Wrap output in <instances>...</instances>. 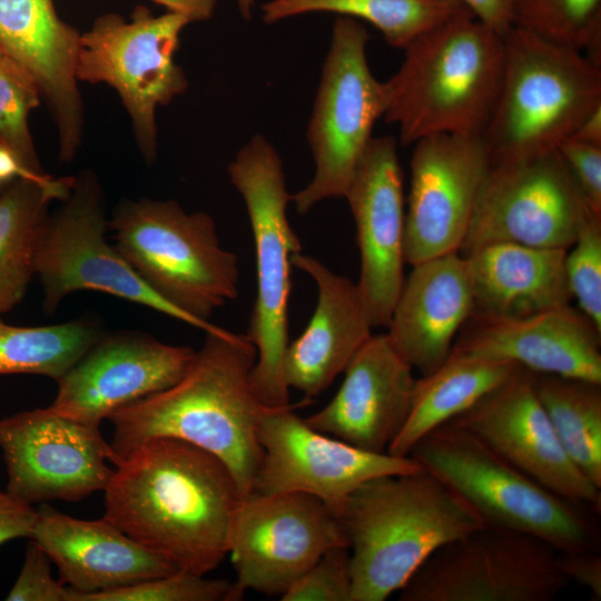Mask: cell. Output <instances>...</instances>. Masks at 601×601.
<instances>
[{
  "instance_id": "obj_1",
  "label": "cell",
  "mask_w": 601,
  "mask_h": 601,
  "mask_svg": "<svg viewBox=\"0 0 601 601\" xmlns=\"http://www.w3.org/2000/svg\"><path fill=\"white\" fill-rule=\"evenodd\" d=\"M243 496L214 454L183 440L152 437L116 464L102 518L178 570L206 575L228 554Z\"/></svg>"
},
{
  "instance_id": "obj_2",
  "label": "cell",
  "mask_w": 601,
  "mask_h": 601,
  "mask_svg": "<svg viewBox=\"0 0 601 601\" xmlns=\"http://www.w3.org/2000/svg\"><path fill=\"white\" fill-rule=\"evenodd\" d=\"M256 347L246 334L223 327L205 342L173 386L121 407L107 418L116 465L152 437L189 442L221 460L243 495L253 490L263 451L257 425L265 410L250 384Z\"/></svg>"
},
{
  "instance_id": "obj_3",
  "label": "cell",
  "mask_w": 601,
  "mask_h": 601,
  "mask_svg": "<svg viewBox=\"0 0 601 601\" xmlns=\"http://www.w3.org/2000/svg\"><path fill=\"white\" fill-rule=\"evenodd\" d=\"M337 519L351 553V601L386 600L436 550L483 526L457 494L423 467L363 483Z\"/></svg>"
},
{
  "instance_id": "obj_4",
  "label": "cell",
  "mask_w": 601,
  "mask_h": 601,
  "mask_svg": "<svg viewBox=\"0 0 601 601\" xmlns=\"http://www.w3.org/2000/svg\"><path fill=\"white\" fill-rule=\"evenodd\" d=\"M385 82L383 116L406 146L443 134L482 135L494 109L505 59L504 36L464 13L405 48Z\"/></svg>"
},
{
  "instance_id": "obj_5",
  "label": "cell",
  "mask_w": 601,
  "mask_h": 601,
  "mask_svg": "<svg viewBox=\"0 0 601 601\" xmlns=\"http://www.w3.org/2000/svg\"><path fill=\"white\" fill-rule=\"evenodd\" d=\"M499 96L482 132L491 165L546 154L601 106V62L513 26Z\"/></svg>"
},
{
  "instance_id": "obj_6",
  "label": "cell",
  "mask_w": 601,
  "mask_h": 601,
  "mask_svg": "<svg viewBox=\"0 0 601 601\" xmlns=\"http://www.w3.org/2000/svg\"><path fill=\"white\" fill-rule=\"evenodd\" d=\"M457 494L483 526L532 535L558 553L597 551V512L546 489L472 433L447 422L410 452Z\"/></svg>"
},
{
  "instance_id": "obj_7",
  "label": "cell",
  "mask_w": 601,
  "mask_h": 601,
  "mask_svg": "<svg viewBox=\"0 0 601 601\" xmlns=\"http://www.w3.org/2000/svg\"><path fill=\"white\" fill-rule=\"evenodd\" d=\"M115 247L157 295L199 323L238 294L239 265L224 249L214 218L187 213L176 200L141 198L118 204L108 221Z\"/></svg>"
},
{
  "instance_id": "obj_8",
  "label": "cell",
  "mask_w": 601,
  "mask_h": 601,
  "mask_svg": "<svg viewBox=\"0 0 601 601\" xmlns=\"http://www.w3.org/2000/svg\"><path fill=\"white\" fill-rule=\"evenodd\" d=\"M227 171L246 206L255 244L257 289L246 333L257 352L250 384L264 406L285 407L290 405L283 375L290 257L302 250L287 218L292 195L280 155L263 135L252 136L238 149Z\"/></svg>"
},
{
  "instance_id": "obj_9",
  "label": "cell",
  "mask_w": 601,
  "mask_h": 601,
  "mask_svg": "<svg viewBox=\"0 0 601 601\" xmlns=\"http://www.w3.org/2000/svg\"><path fill=\"white\" fill-rule=\"evenodd\" d=\"M368 39L358 20L336 18L306 129L314 175L292 195L298 214L325 199L344 197L373 139L374 125L385 114L386 87L370 68Z\"/></svg>"
},
{
  "instance_id": "obj_10",
  "label": "cell",
  "mask_w": 601,
  "mask_h": 601,
  "mask_svg": "<svg viewBox=\"0 0 601 601\" xmlns=\"http://www.w3.org/2000/svg\"><path fill=\"white\" fill-rule=\"evenodd\" d=\"M188 23L179 14L166 11L156 17L148 7L138 4L130 21L107 12L81 33L77 79L106 83L117 91L147 166L158 156V107L188 88L184 69L175 62L180 33Z\"/></svg>"
},
{
  "instance_id": "obj_11",
  "label": "cell",
  "mask_w": 601,
  "mask_h": 601,
  "mask_svg": "<svg viewBox=\"0 0 601 601\" xmlns=\"http://www.w3.org/2000/svg\"><path fill=\"white\" fill-rule=\"evenodd\" d=\"M108 220L97 175L73 176L67 196L49 213L36 254V276L43 290V309L57 311L62 299L80 290H95L132 302L194 327L201 326L177 309L137 275L106 237Z\"/></svg>"
},
{
  "instance_id": "obj_12",
  "label": "cell",
  "mask_w": 601,
  "mask_h": 601,
  "mask_svg": "<svg viewBox=\"0 0 601 601\" xmlns=\"http://www.w3.org/2000/svg\"><path fill=\"white\" fill-rule=\"evenodd\" d=\"M558 552L532 535L481 526L436 550L401 601H551L571 581Z\"/></svg>"
},
{
  "instance_id": "obj_13",
  "label": "cell",
  "mask_w": 601,
  "mask_h": 601,
  "mask_svg": "<svg viewBox=\"0 0 601 601\" xmlns=\"http://www.w3.org/2000/svg\"><path fill=\"white\" fill-rule=\"evenodd\" d=\"M594 214L556 149L491 165L460 254L492 243L570 248Z\"/></svg>"
},
{
  "instance_id": "obj_14",
  "label": "cell",
  "mask_w": 601,
  "mask_h": 601,
  "mask_svg": "<svg viewBox=\"0 0 601 601\" xmlns=\"http://www.w3.org/2000/svg\"><path fill=\"white\" fill-rule=\"evenodd\" d=\"M336 545H347L345 535L336 514L319 499L299 492H249L235 512L228 553L242 591L282 597Z\"/></svg>"
},
{
  "instance_id": "obj_15",
  "label": "cell",
  "mask_w": 601,
  "mask_h": 601,
  "mask_svg": "<svg viewBox=\"0 0 601 601\" xmlns=\"http://www.w3.org/2000/svg\"><path fill=\"white\" fill-rule=\"evenodd\" d=\"M257 437L263 456L252 492H299L324 502L337 516L363 483L422 469L412 456L374 453L311 427L285 407H265Z\"/></svg>"
},
{
  "instance_id": "obj_16",
  "label": "cell",
  "mask_w": 601,
  "mask_h": 601,
  "mask_svg": "<svg viewBox=\"0 0 601 601\" xmlns=\"http://www.w3.org/2000/svg\"><path fill=\"white\" fill-rule=\"evenodd\" d=\"M6 490L29 504L80 501L104 491L114 470L99 426L46 408L0 418Z\"/></svg>"
},
{
  "instance_id": "obj_17",
  "label": "cell",
  "mask_w": 601,
  "mask_h": 601,
  "mask_svg": "<svg viewBox=\"0 0 601 601\" xmlns=\"http://www.w3.org/2000/svg\"><path fill=\"white\" fill-rule=\"evenodd\" d=\"M405 263L460 253L491 167L481 135L443 134L413 144Z\"/></svg>"
},
{
  "instance_id": "obj_18",
  "label": "cell",
  "mask_w": 601,
  "mask_h": 601,
  "mask_svg": "<svg viewBox=\"0 0 601 601\" xmlns=\"http://www.w3.org/2000/svg\"><path fill=\"white\" fill-rule=\"evenodd\" d=\"M450 422L546 489L600 512L601 490L564 452L535 393L531 371L518 366L505 382Z\"/></svg>"
},
{
  "instance_id": "obj_19",
  "label": "cell",
  "mask_w": 601,
  "mask_h": 601,
  "mask_svg": "<svg viewBox=\"0 0 601 601\" xmlns=\"http://www.w3.org/2000/svg\"><path fill=\"white\" fill-rule=\"evenodd\" d=\"M343 198L356 227L367 317L372 327H386L405 280L403 171L394 137H373Z\"/></svg>"
},
{
  "instance_id": "obj_20",
  "label": "cell",
  "mask_w": 601,
  "mask_h": 601,
  "mask_svg": "<svg viewBox=\"0 0 601 601\" xmlns=\"http://www.w3.org/2000/svg\"><path fill=\"white\" fill-rule=\"evenodd\" d=\"M196 351L138 332L100 336L58 381L50 407L100 426L117 410L177 383Z\"/></svg>"
},
{
  "instance_id": "obj_21",
  "label": "cell",
  "mask_w": 601,
  "mask_h": 601,
  "mask_svg": "<svg viewBox=\"0 0 601 601\" xmlns=\"http://www.w3.org/2000/svg\"><path fill=\"white\" fill-rule=\"evenodd\" d=\"M81 33L58 16L53 0H0V46L33 79L53 120L60 161L75 159L85 111L76 67Z\"/></svg>"
},
{
  "instance_id": "obj_22",
  "label": "cell",
  "mask_w": 601,
  "mask_h": 601,
  "mask_svg": "<svg viewBox=\"0 0 601 601\" xmlns=\"http://www.w3.org/2000/svg\"><path fill=\"white\" fill-rule=\"evenodd\" d=\"M387 335H371L346 365L344 381L313 428L358 449L386 453L411 412L416 377Z\"/></svg>"
},
{
  "instance_id": "obj_23",
  "label": "cell",
  "mask_w": 601,
  "mask_h": 601,
  "mask_svg": "<svg viewBox=\"0 0 601 601\" xmlns=\"http://www.w3.org/2000/svg\"><path fill=\"white\" fill-rule=\"evenodd\" d=\"M470 318L473 323L459 333L454 349L601 383V331L570 304L513 319Z\"/></svg>"
},
{
  "instance_id": "obj_24",
  "label": "cell",
  "mask_w": 601,
  "mask_h": 601,
  "mask_svg": "<svg viewBox=\"0 0 601 601\" xmlns=\"http://www.w3.org/2000/svg\"><path fill=\"white\" fill-rule=\"evenodd\" d=\"M38 510L30 540L58 568L60 581L73 595L130 585L178 570L101 518L81 520L47 503Z\"/></svg>"
},
{
  "instance_id": "obj_25",
  "label": "cell",
  "mask_w": 601,
  "mask_h": 601,
  "mask_svg": "<svg viewBox=\"0 0 601 601\" xmlns=\"http://www.w3.org/2000/svg\"><path fill=\"white\" fill-rule=\"evenodd\" d=\"M413 269L393 308L387 338L421 375L440 367L474 308L472 287L460 253L433 257Z\"/></svg>"
},
{
  "instance_id": "obj_26",
  "label": "cell",
  "mask_w": 601,
  "mask_h": 601,
  "mask_svg": "<svg viewBox=\"0 0 601 601\" xmlns=\"http://www.w3.org/2000/svg\"><path fill=\"white\" fill-rule=\"evenodd\" d=\"M292 266L312 277L317 287L314 314L305 331L288 343L283 375L288 388L306 398L322 394L371 337L357 283L336 274L318 259L296 253Z\"/></svg>"
},
{
  "instance_id": "obj_27",
  "label": "cell",
  "mask_w": 601,
  "mask_h": 601,
  "mask_svg": "<svg viewBox=\"0 0 601 601\" xmlns=\"http://www.w3.org/2000/svg\"><path fill=\"white\" fill-rule=\"evenodd\" d=\"M568 249L492 243L462 255L472 287V316L513 319L569 305Z\"/></svg>"
},
{
  "instance_id": "obj_28",
  "label": "cell",
  "mask_w": 601,
  "mask_h": 601,
  "mask_svg": "<svg viewBox=\"0 0 601 601\" xmlns=\"http://www.w3.org/2000/svg\"><path fill=\"white\" fill-rule=\"evenodd\" d=\"M518 366L452 348L440 367L416 378L408 417L386 452L408 456L421 439L501 385Z\"/></svg>"
},
{
  "instance_id": "obj_29",
  "label": "cell",
  "mask_w": 601,
  "mask_h": 601,
  "mask_svg": "<svg viewBox=\"0 0 601 601\" xmlns=\"http://www.w3.org/2000/svg\"><path fill=\"white\" fill-rule=\"evenodd\" d=\"M73 176L18 177L0 191V317L24 297L36 276V254L52 201L69 193Z\"/></svg>"
},
{
  "instance_id": "obj_30",
  "label": "cell",
  "mask_w": 601,
  "mask_h": 601,
  "mask_svg": "<svg viewBox=\"0 0 601 601\" xmlns=\"http://www.w3.org/2000/svg\"><path fill=\"white\" fill-rule=\"evenodd\" d=\"M260 9L268 24L312 12L363 20L397 49L444 21L472 13L462 0H270Z\"/></svg>"
},
{
  "instance_id": "obj_31",
  "label": "cell",
  "mask_w": 601,
  "mask_h": 601,
  "mask_svg": "<svg viewBox=\"0 0 601 601\" xmlns=\"http://www.w3.org/2000/svg\"><path fill=\"white\" fill-rule=\"evenodd\" d=\"M532 374L535 393L564 452L601 490V383Z\"/></svg>"
},
{
  "instance_id": "obj_32",
  "label": "cell",
  "mask_w": 601,
  "mask_h": 601,
  "mask_svg": "<svg viewBox=\"0 0 601 601\" xmlns=\"http://www.w3.org/2000/svg\"><path fill=\"white\" fill-rule=\"evenodd\" d=\"M100 336L85 319L24 327L0 317V375L33 374L58 381Z\"/></svg>"
},
{
  "instance_id": "obj_33",
  "label": "cell",
  "mask_w": 601,
  "mask_h": 601,
  "mask_svg": "<svg viewBox=\"0 0 601 601\" xmlns=\"http://www.w3.org/2000/svg\"><path fill=\"white\" fill-rule=\"evenodd\" d=\"M513 26L601 62V0H515Z\"/></svg>"
},
{
  "instance_id": "obj_34",
  "label": "cell",
  "mask_w": 601,
  "mask_h": 601,
  "mask_svg": "<svg viewBox=\"0 0 601 601\" xmlns=\"http://www.w3.org/2000/svg\"><path fill=\"white\" fill-rule=\"evenodd\" d=\"M31 76L12 58H0V142L16 156L28 176L47 175L38 158L28 126L30 111L41 104Z\"/></svg>"
},
{
  "instance_id": "obj_35",
  "label": "cell",
  "mask_w": 601,
  "mask_h": 601,
  "mask_svg": "<svg viewBox=\"0 0 601 601\" xmlns=\"http://www.w3.org/2000/svg\"><path fill=\"white\" fill-rule=\"evenodd\" d=\"M244 591L226 580L186 570L112 590L73 595L71 601H237Z\"/></svg>"
},
{
  "instance_id": "obj_36",
  "label": "cell",
  "mask_w": 601,
  "mask_h": 601,
  "mask_svg": "<svg viewBox=\"0 0 601 601\" xmlns=\"http://www.w3.org/2000/svg\"><path fill=\"white\" fill-rule=\"evenodd\" d=\"M565 276L579 309L601 331V216L591 214L564 260Z\"/></svg>"
},
{
  "instance_id": "obj_37",
  "label": "cell",
  "mask_w": 601,
  "mask_h": 601,
  "mask_svg": "<svg viewBox=\"0 0 601 601\" xmlns=\"http://www.w3.org/2000/svg\"><path fill=\"white\" fill-rule=\"evenodd\" d=\"M351 553L336 545L322 556L280 597L283 601H351Z\"/></svg>"
},
{
  "instance_id": "obj_38",
  "label": "cell",
  "mask_w": 601,
  "mask_h": 601,
  "mask_svg": "<svg viewBox=\"0 0 601 601\" xmlns=\"http://www.w3.org/2000/svg\"><path fill=\"white\" fill-rule=\"evenodd\" d=\"M51 563L48 554L30 540L20 572L6 600L70 601L71 590L52 577Z\"/></svg>"
},
{
  "instance_id": "obj_39",
  "label": "cell",
  "mask_w": 601,
  "mask_h": 601,
  "mask_svg": "<svg viewBox=\"0 0 601 601\" xmlns=\"http://www.w3.org/2000/svg\"><path fill=\"white\" fill-rule=\"evenodd\" d=\"M556 151L561 156L588 207L601 216V147L563 139Z\"/></svg>"
},
{
  "instance_id": "obj_40",
  "label": "cell",
  "mask_w": 601,
  "mask_h": 601,
  "mask_svg": "<svg viewBox=\"0 0 601 601\" xmlns=\"http://www.w3.org/2000/svg\"><path fill=\"white\" fill-rule=\"evenodd\" d=\"M38 519V510L7 490H0V545L29 538Z\"/></svg>"
},
{
  "instance_id": "obj_41",
  "label": "cell",
  "mask_w": 601,
  "mask_h": 601,
  "mask_svg": "<svg viewBox=\"0 0 601 601\" xmlns=\"http://www.w3.org/2000/svg\"><path fill=\"white\" fill-rule=\"evenodd\" d=\"M558 563L570 581L588 588L594 600L601 599V558L598 551L559 553Z\"/></svg>"
},
{
  "instance_id": "obj_42",
  "label": "cell",
  "mask_w": 601,
  "mask_h": 601,
  "mask_svg": "<svg viewBox=\"0 0 601 601\" xmlns=\"http://www.w3.org/2000/svg\"><path fill=\"white\" fill-rule=\"evenodd\" d=\"M462 1L477 20L503 36L514 24L515 0Z\"/></svg>"
},
{
  "instance_id": "obj_43",
  "label": "cell",
  "mask_w": 601,
  "mask_h": 601,
  "mask_svg": "<svg viewBox=\"0 0 601 601\" xmlns=\"http://www.w3.org/2000/svg\"><path fill=\"white\" fill-rule=\"evenodd\" d=\"M164 7L167 12L184 17L190 22L209 20L215 11L218 0H151Z\"/></svg>"
},
{
  "instance_id": "obj_44",
  "label": "cell",
  "mask_w": 601,
  "mask_h": 601,
  "mask_svg": "<svg viewBox=\"0 0 601 601\" xmlns=\"http://www.w3.org/2000/svg\"><path fill=\"white\" fill-rule=\"evenodd\" d=\"M569 138L601 147V106L594 109Z\"/></svg>"
},
{
  "instance_id": "obj_45",
  "label": "cell",
  "mask_w": 601,
  "mask_h": 601,
  "mask_svg": "<svg viewBox=\"0 0 601 601\" xmlns=\"http://www.w3.org/2000/svg\"><path fill=\"white\" fill-rule=\"evenodd\" d=\"M26 176L28 175L21 168L13 152L6 145L0 142V183L7 184L18 177Z\"/></svg>"
},
{
  "instance_id": "obj_46",
  "label": "cell",
  "mask_w": 601,
  "mask_h": 601,
  "mask_svg": "<svg viewBox=\"0 0 601 601\" xmlns=\"http://www.w3.org/2000/svg\"><path fill=\"white\" fill-rule=\"evenodd\" d=\"M255 0H237V8L245 20H250Z\"/></svg>"
},
{
  "instance_id": "obj_47",
  "label": "cell",
  "mask_w": 601,
  "mask_h": 601,
  "mask_svg": "<svg viewBox=\"0 0 601 601\" xmlns=\"http://www.w3.org/2000/svg\"><path fill=\"white\" fill-rule=\"evenodd\" d=\"M4 55H6V53H4L3 49H2L1 46H0V58H1L2 56H4Z\"/></svg>"
},
{
  "instance_id": "obj_48",
  "label": "cell",
  "mask_w": 601,
  "mask_h": 601,
  "mask_svg": "<svg viewBox=\"0 0 601 601\" xmlns=\"http://www.w3.org/2000/svg\"><path fill=\"white\" fill-rule=\"evenodd\" d=\"M7 184H9V183H7ZM7 184H1V183H0V187H3V186L7 185Z\"/></svg>"
},
{
  "instance_id": "obj_49",
  "label": "cell",
  "mask_w": 601,
  "mask_h": 601,
  "mask_svg": "<svg viewBox=\"0 0 601 601\" xmlns=\"http://www.w3.org/2000/svg\"><path fill=\"white\" fill-rule=\"evenodd\" d=\"M7 185H8V184H7ZM7 185H4L3 187H0V191H1Z\"/></svg>"
}]
</instances>
